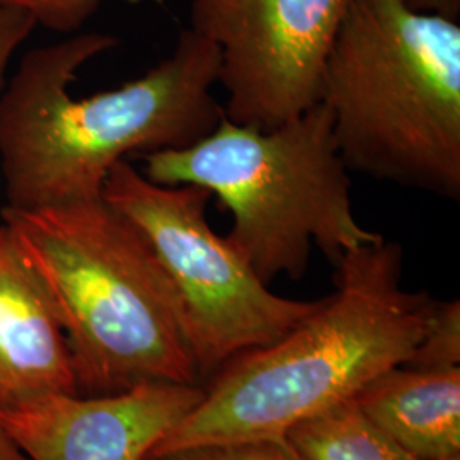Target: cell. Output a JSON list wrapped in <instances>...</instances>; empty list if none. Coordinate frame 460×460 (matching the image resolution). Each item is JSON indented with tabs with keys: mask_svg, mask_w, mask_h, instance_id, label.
<instances>
[{
	"mask_svg": "<svg viewBox=\"0 0 460 460\" xmlns=\"http://www.w3.org/2000/svg\"><path fill=\"white\" fill-rule=\"evenodd\" d=\"M66 332L79 394L147 382L197 384L181 311L157 258L102 199L36 212L0 210Z\"/></svg>",
	"mask_w": 460,
	"mask_h": 460,
	"instance_id": "3957f363",
	"label": "cell"
},
{
	"mask_svg": "<svg viewBox=\"0 0 460 460\" xmlns=\"http://www.w3.org/2000/svg\"><path fill=\"white\" fill-rule=\"evenodd\" d=\"M412 11L437 14L457 21L460 14V0H402Z\"/></svg>",
	"mask_w": 460,
	"mask_h": 460,
	"instance_id": "2e32d148",
	"label": "cell"
},
{
	"mask_svg": "<svg viewBox=\"0 0 460 460\" xmlns=\"http://www.w3.org/2000/svg\"><path fill=\"white\" fill-rule=\"evenodd\" d=\"M197 384L147 382L115 394H58L0 423L28 460H147L203 397Z\"/></svg>",
	"mask_w": 460,
	"mask_h": 460,
	"instance_id": "ba28073f",
	"label": "cell"
},
{
	"mask_svg": "<svg viewBox=\"0 0 460 460\" xmlns=\"http://www.w3.org/2000/svg\"><path fill=\"white\" fill-rule=\"evenodd\" d=\"M111 34L68 36L30 49L0 96L5 208L36 212L102 199L121 161L197 144L224 116L217 102L220 53L193 30L144 75L89 98L70 93L79 70L115 49Z\"/></svg>",
	"mask_w": 460,
	"mask_h": 460,
	"instance_id": "6da1fadb",
	"label": "cell"
},
{
	"mask_svg": "<svg viewBox=\"0 0 460 460\" xmlns=\"http://www.w3.org/2000/svg\"><path fill=\"white\" fill-rule=\"evenodd\" d=\"M210 191L150 181L130 161L110 171L102 201L147 241L181 311L199 374L277 341L319 300L273 294L246 258L207 220Z\"/></svg>",
	"mask_w": 460,
	"mask_h": 460,
	"instance_id": "8992f818",
	"label": "cell"
},
{
	"mask_svg": "<svg viewBox=\"0 0 460 460\" xmlns=\"http://www.w3.org/2000/svg\"><path fill=\"white\" fill-rule=\"evenodd\" d=\"M155 460H305L287 437L234 444L205 445L172 452Z\"/></svg>",
	"mask_w": 460,
	"mask_h": 460,
	"instance_id": "4fadbf2b",
	"label": "cell"
},
{
	"mask_svg": "<svg viewBox=\"0 0 460 460\" xmlns=\"http://www.w3.org/2000/svg\"><path fill=\"white\" fill-rule=\"evenodd\" d=\"M445 460H460V456H457V457H450V459H445Z\"/></svg>",
	"mask_w": 460,
	"mask_h": 460,
	"instance_id": "ac0fdd59",
	"label": "cell"
},
{
	"mask_svg": "<svg viewBox=\"0 0 460 460\" xmlns=\"http://www.w3.org/2000/svg\"><path fill=\"white\" fill-rule=\"evenodd\" d=\"M102 0H0L2 7L19 9L33 17L36 26L57 33H75L98 11Z\"/></svg>",
	"mask_w": 460,
	"mask_h": 460,
	"instance_id": "5bb4252c",
	"label": "cell"
},
{
	"mask_svg": "<svg viewBox=\"0 0 460 460\" xmlns=\"http://www.w3.org/2000/svg\"><path fill=\"white\" fill-rule=\"evenodd\" d=\"M0 460H28L14 442L9 438L2 423H0Z\"/></svg>",
	"mask_w": 460,
	"mask_h": 460,
	"instance_id": "e0dca14e",
	"label": "cell"
},
{
	"mask_svg": "<svg viewBox=\"0 0 460 460\" xmlns=\"http://www.w3.org/2000/svg\"><path fill=\"white\" fill-rule=\"evenodd\" d=\"M402 247L384 237L343 252L334 263V292L271 345L226 363L147 460L205 445L285 437L408 362L435 300L402 287Z\"/></svg>",
	"mask_w": 460,
	"mask_h": 460,
	"instance_id": "7a4b0ae2",
	"label": "cell"
},
{
	"mask_svg": "<svg viewBox=\"0 0 460 460\" xmlns=\"http://www.w3.org/2000/svg\"><path fill=\"white\" fill-rule=\"evenodd\" d=\"M348 171L460 198V26L402 0H348L319 99Z\"/></svg>",
	"mask_w": 460,
	"mask_h": 460,
	"instance_id": "277c9868",
	"label": "cell"
},
{
	"mask_svg": "<svg viewBox=\"0 0 460 460\" xmlns=\"http://www.w3.org/2000/svg\"><path fill=\"white\" fill-rule=\"evenodd\" d=\"M36 28L33 17L19 9L0 5V96L7 83V72L19 47L31 36ZM2 190V171H0Z\"/></svg>",
	"mask_w": 460,
	"mask_h": 460,
	"instance_id": "9a60e30c",
	"label": "cell"
},
{
	"mask_svg": "<svg viewBox=\"0 0 460 460\" xmlns=\"http://www.w3.org/2000/svg\"><path fill=\"white\" fill-rule=\"evenodd\" d=\"M348 0H193L191 26L220 53L230 121L275 128L321 99Z\"/></svg>",
	"mask_w": 460,
	"mask_h": 460,
	"instance_id": "52a82bcc",
	"label": "cell"
},
{
	"mask_svg": "<svg viewBox=\"0 0 460 460\" xmlns=\"http://www.w3.org/2000/svg\"><path fill=\"white\" fill-rule=\"evenodd\" d=\"M285 437L305 460H421L380 429L355 399L300 421Z\"/></svg>",
	"mask_w": 460,
	"mask_h": 460,
	"instance_id": "8fae6325",
	"label": "cell"
},
{
	"mask_svg": "<svg viewBox=\"0 0 460 460\" xmlns=\"http://www.w3.org/2000/svg\"><path fill=\"white\" fill-rule=\"evenodd\" d=\"M460 363V302L435 300L427 329L404 367L447 370Z\"/></svg>",
	"mask_w": 460,
	"mask_h": 460,
	"instance_id": "7c38bea8",
	"label": "cell"
},
{
	"mask_svg": "<svg viewBox=\"0 0 460 460\" xmlns=\"http://www.w3.org/2000/svg\"><path fill=\"white\" fill-rule=\"evenodd\" d=\"M79 394L66 332L49 294L0 222V412Z\"/></svg>",
	"mask_w": 460,
	"mask_h": 460,
	"instance_id": "9c48e42d",
	"label": "cell"
},
{
	"mask_svg": "<svg viewBox=\"0 0 460 460\" xmlns=\"http://www.w3.org/2000/svg\"><path fill=\"white\" fill-rule=\"evenodd\" d=\"M140 159L150 181L201 186L218 198L232 215L227 239L266 285L302 279L314 244L334 264L382 237L353 214L348 167L321 101L270 130L222 116L197 144Z\"/></svg>",
	"mask_w": 460,
	"mask_h": 460,
	"instance_id": "5b68a950",
	"label": "cell"
},
{
	"mask_svg": "<svg viewBox=\"0 0 460 460\" xmlns=\"http://www.w3.org/2000/svg\"><path fill=\"white\" fill-rule=\"evenodd\" d=\"M353 399L418 459L460 456V367L421 370L397 365L368 382Z\"/></svg>",
	"mask_w": 460,
	"mask_h": 460,
	"instance_id": "30bf717a",
	"label": "cell"
}]
</instances>
